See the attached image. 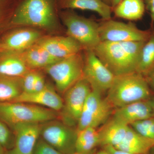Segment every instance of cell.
Instances as JSON below:
<instances>
[{
    "label": "cell",
    "mask_w": 154,
    "mask_h": 154,
    "mask_svg": "<svg viewBox=\"0 0 154 154\" xmlns=\"http://www.w3.org/2000/svg\"><path fill=\"white\" fill-rule=\"evenodd\" d=\"M101 42H146L152 32L139 29L132 22L125 23L110 19L99 23Z\"/></svg>",
    "instance_id": "ba28073f"
},
{
    "label": "cell",
    "mask_w": 154,
    "mask_h": 154,
    "mask_svg": "<svg viewBox=\"0 0 154 154\" xmlns=\"http://www.w3.org/2000/svg\"><path fill=\"white\" fill-rule=\"evenodd\" d=\"M104 3L111 7L112 0H102Z\"/></svg>",
    "instance_id": "ab89813d"
},
{
    "label": "cell",
    "mask_w": 154,
    "mask_h": 154,
    "mask_svg": "<svg viewBox=\"0 0 154 154\" xmlns=\"http://www.w3.org/2000/svg\"><path fill=\"white\" fill-rule=\"evenodd\" d=\"M99 146V139L97 128L88 127L77 131L75 152H90Z\"/></svg>",
    "instance_id": "cb8c5ba5"
},
{
    "label": "cell",
    "mask_w": 154,
    "mask_h": 154,
    "mask_svg": "<svg viewBox=\"0 0 154 154\" xmlns=\"http://www.w3.org/2000/svg\"><path fill=\"white\" fill-rule=\"evenodd\" d=\"M0 144L7 151L15 148V137L14 132L8 125L0 120Z\"/></svg>",
    "instance_id": "4316f807"
},
{
    "label": "cell",
    "mask_w": 154,
    "mask_h": 154,
    "mask_svg": "<svg viewBox=\"0 0 154 154\" xmlns=\"http://www.w3.org/2000/svg\"><path fill=\"white\" fill-rule=\"evenodd\" d=\"M96 151V149L95 150L93 151L90 152L88 153H82V152H74L72 153L69 154H94Z\"/></svg>",
    "instance_id": "8d00e7d4"
},
{
    "label": "cell",
    "mask_w": 154,
    "mask_h": 154,
    "mask_svg": "<svg viewBox=\"0 0 154 154\" xmlns=\"http://www.w3.org/2000/svg\"><path fill=\"white\" fill-rule=\"evenodd\" d=\"M114 109L102 94L92 90L83 107L77 131L87 128H97L101 126L110 118Z\"/></svg>",
    "instance_id": "52a82bcc"
},
{
    "label": "cell",
    "mask_w": 154,
    "mask_h": 154,
    "mask_svg": "<svg viewBox=\"0 0 154 154\" xmlns=\"http://www.w3.org/2000/svg\"><path fill=\"white\" fill-rule=\"evenodd\" d=\"M37 72V71L34 70H31L22 77L23 92L30 93L33 92Z\"/></svg>",
    "instance_id": "f1b7e54d"
},
{
    "label": "cell",
    "mask_w": 154,
    "mask_h": 154,
    "mask_svg": "<svg viewBox=\"0 0 154 154\" xmlns=\"http://www.w3.org/2000/svg\"><path fill=\"white\" fill-rule=\"evenodd\" d=\"M122 1V0H112L111 5L112 9H113V8H115L116 6L119 3L121 2Z\"/></svg>",
    "instance_id": "836d02e7"
},
{
    "label": "cell",
    "mask_w": 154,
    "mask_h": 154,
    "mask_svg": "<svg viewBox=\"0 0 154 154\" xmlns=\"http://www.w3.org/2000/svg\"><path fill=\"white\" fill-rule=\"evenodd\" d=\"M83 78L91 89L103 95L107 93L115 76L96 55L94 51L85 50Z\"/></svg>",
    "instance_id": "8fae6325"
},
{
    "label": "cell",
    "mask_w": 154,
    "mask_h": 154,
    "mask_svg": "<svg viewBox=\"0 0 154 154\" xmlns=\"http://www.w3.org/2000/svg\"><path fill=\"white\" fill-rule=\"evenodd\" d=\"M91 91L90 84L83 78L64 94L62 110L64 123L72 127L77 125L86 99Z\"/></svg>",
    "instance_id": "30bf717a"
},
{
    "label": "cell",
    "mask_w": 154,
    "mask_h": 154,
    "mask_svg": "<svg viewBox=\"0 0 154 154\" xmlns=\"http://www.w3.org/2000/svg\"><path fill=\"white\" fill-rule=\"evenodd\" d=\"M145 9L143 0H122L112 11L118 18L137 21L143 17Z\"/></svg>",
    "instance_id": "7402d4cb"
},
{
    "label": "cell",
    "mask_w": 154,
    "mask_h": 154,
    "mask_svg": "<svg viewBox=\"0 0 154 154\" xmlns=\"http://www.w3.org/2000/svg\"><path fill=\"white\" fill-rule=\"evenodd\" d=\"M145 7L149 13L152 21L154 22V0H143Z\"/></svg>",
    "instance_id": "4dcf8cb0"
},
{
    "label": "cell",
    "mask_w": 154,
    "mask_h": 154,
    "mask_svg": "<svg viewBox=\"0 0 154 154\" xmlns=\"http://www.w3.org/2000/svg\"><path fill=\"white\" fill-rule=\"evenodd\" d=\"M152 109L153 113V116H154V96H152L151 99H150Z\"/></svg>",
    "instance_id": "f35d334b"
},
{
    "label": "cell",
    "mask_w": 154,
    "mask_h": 154,
    "mask_svg": "<svg viewBox=\"0 0 154 154\" xmlns=\"http://www.w3.org/2000/svg\"><path fill=\"white\" fill-rule=\"evenodd\" d=\"M40 31L32 28L17 29L6 35L0 40V57L22 53L42 37Z\"/></svg>",
    "instance_id": "7c38bea8"
},
{
    "label": "cell",
    "mask_w": 154,
    "mask_h": 154,
    "mask_svg": "<svg viewBox=\"0 0 154 154\" xmlns=\"http://www.w3.org/2000/svg\"><path fill=\"white\" fill-rule=\"evenodd\" d=\"M11 23L51 33L57 31L60 25L54 0H23L13 15Z\"/></svg>",
    "instance_id": "7a4b0ae2"
},
{
    "label": "cell",
    "mask_w": 154,
    "mask_h": 154,
    "mask_svg": "<svg viewBox=\"0 0 154 154\" xmlns=\"http://www.w3.org/2000/svg\"><path fill=\"white\" fill-rule=\"evenodd\" d=\"M22 54L25 63L30 70L45 68L60 60L53 56L36 42Z\"/></svg>",
    "instance_id": "ffe728a7"
},
{
    "label": "cell",
    "mask_w": 154,
    "mask_h": 154,
    "mask_svg": "<svg viewBox=\"0 0 154 154\" xmlns=\"http://www.w3.org/2000/svg\"><path fill=\"white\" fill-rule=\"evenodd\" d=\"M102 148L105 149L109 154H133L119 150L111 146H105L102 147Z\"/></svg>",
    "instance_id": "1f68e13d"
},
{
    "label": "cell",
    "mask_w": 154,
    "mask_h": 154,
    "mask_svg": "<svg viewBox=\"0 0 154 154\" xmlns=\"http://www.w3.org/2000/svg\"><path fill=\"white\" fill-rule=\"evenodd\" d=\"M3 4V0H0V16L2 13V6Z\"/></svg>",
    "instance_id": "60d3db41"
},
{
    "label": "cell",
    "mask_w": 154,
    "mask_h": 154,
    "mask_svg": "<svg viewBox=\"0 0 154 154\" xmlns=\"http://www.w3.org/2000/svg\"><path fill=\"white\" fill-rule=\"evenodd\" d=\"M145 42H101L93 51L114 75H119L136 72Z\"/></svg>",
    "instance_id": "6da1fadb"
},
{
    "label": "cell",
    "mask_w": 154,
    "mask_h": 154,
    "mask_svg": "<svg viewBox=\"0 0 154 154\" xmlns=\"http://www.w3.org/2000/svg\"><path fill=\"white\" fill-rule=\"evenodd\" d=\"M147 154H154V146L149 151Z\"/></svg>",
    "instance_id": "b9f144b4"
},
{
    "label": "cell",
    "mask_w": 154,
    "mask_h": 154,
    "mask_svg": "<svg viewBox=\"0 0 154 154\" xmlns=\"http://www.w3.org/2000/svg\"><path fill=\"white\" fill-rule=\"evenodd\" d=\"M154 70V32L145 42L141 51L136 72L145 78Z\"/></svg>",
    "instance_id": "d4e9b609"
},
{
    "label": "cell",
    "mask_w": 154,
    "mask_h": 154,
    "mask_svg": "<svg viewBox=\"0 0 154 154\" xmlns=\"http://www.w3.org/2000/svg\"><path fill=\"white\" fill-rule=\"evenodd\" d=\"M152 97L146 78L137 72L115 76L105 97L115 108Z\"/></svg>",
    "instance_id": "3957f363"
},
{
    "label": "cell",
    "mask_w": 154,
    "mask_h": 154,
    "mask_svg": "<svg viewBox=\"0 0 154 154\" xmlns=\"http://www.w3.org/2000/svg\"><path fill=\"white\" fill-rule=\"evenodd\" d=\"M38 105L55 111H61L63 107V100L54 88L46 84L41 91L27 93L23 92L14 101Z\"/></svg>",
    "instance_id": "9a60e30c"
},
{
    "label": "cell",
    "mask_w": 154,
    "mask_h": 154,
    "mask_svg": "<svg viewBox=\"0 0 154 154\" xmlns=\"http://www.w3.org/2000/svg\"><path fill=\"white\" fill-rule=\"evenodd\" d=\"M23 92L22 77L0 75V102H12Z\"/></svg>",
    "instance_id": "603a6c76"
},
{
    "label": "cell",
    "mask_w": 154,
    "mask_h": 154,
    "mask_svg": "<svg viewBox=\"0 0 154 154\" xmlns=\"http://www.w3.org/2000/svg\"><path fill=\"white\" fill-rule=\"evenodd\" d=\"M7 151L0 144V154H7Z\"/></svg>",
    "instance_id": "74e56055"
},
{
    "label": "cell",
    "mask_w": 154,
    "mask_h": 154,
    "mask_svg": "<svg viewBox=\"0 0 154 154\" xmlns=\"http://www.w3.org/2000/svg\"><path fill=\"white\" fill-rule=\"evenodd\" d=\"M42 124L25 123L11 128L15 137V148L21 154H32L40 137Z\"/></svg>",
    "instance_id": "5bb4252c"
},
{
    "label": "cell",
    "mask_w": 154,
    "mask_h": 154,
    "mask_svg": "<svg viewBox=\"0 0 154 154\" xmlns=\"http://www.w3.org/2000/svg\"><path fill=\"white\" fill-rule=\"evenodd\" d=\"M58 6L63 10H78L96 12L103 20L111 19L112 8L102 0H58Z\"/></svg>",
    "instance_id": "ac0fdd59"
},
{
    "label": "cell",
    "mask_w": 154,
    "mask_h": 154,
    "mask_svg": "<svg viewBox=\"0 0 154 154\" xmlns=\"http://www.w3.org/2000/svg\"><path fill=\"white\" fill-rule=\"evenodd\" d=\"M129 126L143 136L154 141V116L137 122Z\"/></svg>",
    "instance_id": "484cf974"
},
{
    "label": "cell",
    "mask_w": 154,
    "mask_h": 154,
    "mask_svg": "<svg viewBox=\"0 0 154 154\" xmlns=\"http://www.w3.org/2000/svg\"><path fill=\"white\" fill-rule=\"evenodd\" d=\"M60 17L66 29L67 36L78 42L85 50H94L101 42L99 24L70 10L62 11Z\"/></svg>",
    "instance_id": "5b68a950"
},
{
    "label": "cell",
    "mask_w": 154,
    "mask_h": 154,
    "mask_svg": "<svg viewBox=\"0 0 154 154\" xmlns=\"http://www.w3.org/2000/svg\"><path fill=\"white\" fill-rule=\"evenodd\" d=\"M94 154H109L107 151L103 148L99 150L98 151H96V152Z\"/></svg>",
    "instance_id": "d590c367"
},
{
    "label": "cell",
    "mask_w": 154,
    "mask_h": 154,
    "mask_svg": "<svg viewBox=\"0 0 154 154\" xmlns=\"http://www.w3.org/2000/svg\"><path fill=\"white\" fill-rule=\"evenodd\" d=\"M154 116L150 99L134 102L115 108L112 118L127 125Z\"/></svg>",
    "instance_id": "2e32d148"
},
{
    "label": "cell",
    "mask_w": 154,
    "mask_h": 154,
    "mask_svg": "<svg viewBox=\"0 0 154 154\" xmlns=\"http://www.w3.org/2000/svg\"><path fill=\"white\" fill-rule=\"evenodd\" d=\"M46 85L43 75L37 72L33 92H38L41 91L45 87Z\"/></svg>",
    "instance_id": "f546056e"
},
{
    "label": "cell",
    "mask_w": 154,
    "mask_h": 154,
    "mask_svg": "<svg viewBox=\"0 0 154 154\" xmlns=\"http://www.w3.org/2000/svg\"><path fill=\"white\" fill-rule=\"evenodd\" d=\"M7 154H21L15 148L7 151Z\"/></svg>",
    "instance_id": "e575fe53"
},
{
    "label": "cell",
    "mask_w": 154,
    "mask_h": 154,
    "mask_svg": "<svg viewBox=\"0 0 154 154\" xmlns=\"http://www.w3.org/2000/svg\"><path fill=\"white\" fill-rule=\"evenodd\" d=\"M129 128V125L111 117L98 130L99 146L118 145L124 138Z\"/></svg>",
    "instance_id": "e0dca14e"
},
{
    "label": "cell",
    "mask_w": 154,
    "mask_h": 154,
    "mask_svg": "<svg viewBox=\"0 0 154 154\" xmlns=\"http://www.w3.org/2000/svg\"><path fill=\"white\" fill-rule=\"evenodd\" d=\"M154 146V141L147 138L129 126L124 138L115 148L133 154H147Z\"/></svg>",
    "instance_id": "d6986e66"
},
{
    "label": "cell",
    "mask_w": 154,
    "mask_h": 154,
    "mask_svg": "<svg viewBox=\"0 0 154 154\" xmlns=\"http://www.w3.org/2000/svg\"><path fill=\"white\" fill-rule=\"evenodd\" d=\"M22 53L12 54L0 57V75L22 77L29 71Z\"/></svg>",
    "instance_id": "44dd1931"
},
{
    "label": "cell",
    "mask_w": 154,
    "mask_h": 154,
    "mask_svg": "<svg viewBox=\"0 0 154 154\" xmlns=\"http://www.w3.org/2000/svg\"><path fill=\"white\" fill-rule=\"evenodd\" d=\"M36 43L60 59L79 53L84 50L78 42L68 36L42 37Z\"/></svg>",
    "instance_id": "4fadbf2b"
},
{
    "label": "cell",
    "mask_w": 154,
    "mask_h": 154,
    "mask_svg": "<svg viewBox=\"0 0 154 154\" xmlns=\"http://www.w3.org/2000/svg\"><path fill=\"white\" fill-rule=\"evenodd\" d=\"M32 154H62L40 137Z\"/></svg>",
    "instance_id": "83f0119b"
},
{
    "label": "cell",
    "mask_w": 154,
    "mask_h": 154,
    "mask_svg": "<svg viewBox=\"0 0 154 154\" xmlns=\"http://www.w3.org/2000/svg\"><path fill=\"white\" fill-rule=\"evenodd\" d=\"M76 129L64 122L52 120L42 124L40 137L62 154L75 152Z\"/></svg>",
    "instance_id": "9c48e42d"
},
{
    "label": "cell",
    "mask_w": 154,
    "mask_h": 154,
    "mask_svg": "<svg viewBox=\"0 0 154 154\" xmlns=\"http://www.w3.org/2000/svg\"><path fill=\"white\" fill-rule=\"evenodd\" d=\"M56 111L28 103L0 102V120L11 128L25 123H43L54 120Z\"/></svg>",
    "instance_id": "277c9868"
},
{
    "label": "cell",
    "mask_w": 154,
    "mask_h": 154,
    "mask_svg": "<svg viewBox=\"0 0 154 154\" xmlns=\"http://www.w3.org/2000/svg\"><path fill=\"white\" fill-rule=\"evenodd\" d=\"M145 78L152 93H154V70Z\"/></svg>",
    "instance_id": "d6a6232c"
},
{
    "label": "cell",
    "mask_w": 154,
    "mask_h": 154,
    "mask_svg": "<svg viewBox=\"0 0 154 154\" xmlns=\"http://www.w3.org/2000/svg\"><path fill=\"white\" fill-rule=\"evenodd\" d=\"M83 68L84 57L79 53L61 59L44 69L55 83L58 92L64 94L83 78Z\"/></svg>",
    "instance_id": "8992f818"
}]
</instances>
